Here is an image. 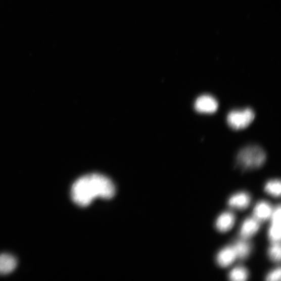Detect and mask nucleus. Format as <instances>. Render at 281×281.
Returning a JSON list of instances; mask_svg holds the SVG:
<instances>
[{"instance_id":"obj_9","label":"nucleus","mask_w":281,"mask_h":281,"mask_svg":"<svg viewBox=\"0 0 281 281\" xmlns=\"http://www.w3.org/2000/svg\"><path fill=\"white\" fill-rule=\"evenodd\" d=\"M235 216L230 212H225L220 215L216 222L217 230L221 232L229 231L235 223Z\"/></svg>"},{"instance_id":"obj_16","label":"nucleus","mask_w":281,"mask_h":281,"mask_svg":"<svg viewBox=\"0 0 281 281\" xmlns=\"http://www.w3.org/2000/svg\"><path fill=\"white\" fill-rule=\"evenodd\" d=\"M268 281L280 280V268H278L270 272L266 277Z\"/></svg>"},{"instance_id":"obj_10","label":"nucleus","mask_w":281,"mask_h":281,"mask_svg":"<svg viewBox=\"0 0 281 281\" xmlns=\"http://www.w3.org/2000/svg\"><path fill=\"white\" fill-rule=\"evenodd\" d=\"M251 203V197L247 193L240 192L232 196L228 201V204L232 208L244 209L249 207Z\"/></svg>"},{"instance_id":"obj_4","label":"nucleus","mask_w":281,"mask_h":281,"mask_svg":"<svg viewBox=\"0 0 281 281\" xmlns=\"http://www.w3.org/2000/svg\"><path fill=\"white\" fill-rule=\"evenodd\" d=\"M218 107L217 100L213 96L208 95L198 97L195 103V110L200 113H214L217 111Z\"/></svg>"},{"instance_id":"obj_13","label":"nucleus","mask_w":281,"mask_h":281,"mask_svg":"<svg viewBox=\"0 0 281 281\" xmlns=\"http://www.w3.org/2000/svg\"><path fill=\"white\" fill-rule=\"evenodd\" d=\"M229 277L233 281L246 280L249 277V272L247 269L243 267H237L230 272Z\"/></svg>"},{"instance_id":"obj_1","label":"nucleus","mask_w":281,"mask_h":281,"mask_svg":"<svg viewBox=\"0 0 281 281\" xmlns=\"http://www.w3.org/2000/svg\"><path fill=\"white\" fill-rule=\"evenodd\" d=\"M116 193L113 181L106 175L98 173L83 175L73 183L70 190L73 202L81 207L88 206L97 198L111 200Z\"/></svg>"},{"instance_id":"obj_8","label":"nucleus","mask_w":281,"mask_h":281,"mask_svg":"<svg viewBox=\"0 0 281 281\" xmlns=\"http://www.w3.org/2000/svg\"><path fill=\"white\" fill-rule=\"evenodd\" d=\"M273 209L269 203L261 201L257 204L254 209V218L259 221H265L271 217Z\"/></svg>"},{"instance_id":"obj_11","label":"nucleus","mask_w":281,"mask_h":281,"mask_svg":"<svg viewBox=\"0 0 281 281\" xmlns=\"http://www.w3.org/2000/svg\"><path fill=\"white\" fill-rule=\"evenodd\" d=\"M17 264V260L13 256L8 254L0 255V274L6 275L12 272Z\"/></svg>"},{"instance_id":"obj_2","label":"nucleus","mask_w":281,"mask_h":281,"mask_svg":"<svg viewBox=\"0 0 281 281\" xmlns=\"http://www.w3.org/2000/svg\"><path fill=\"white\" fill-rule=\"evenodd\" d=\"M266 155L264 151L258 146H250L242 149L238 154L237 162L245 169L259 168L265 163Z\"/></svg>"},{"instance_id":"obj_7","label":"nucleus","mask_w":281,"mask_h":281,"mask_svg":"<svg viewBox=\"0 0 281 281\" xmlns=\"http://www.w3.org/2000/svg\"><path fill=\"white\" fill-rule=\"evenodd\" d=\"M237 258L233 247H228L223 249L219 252L216 257V260L220 267L225 268L231 265Z\"/></svg>"},{"instance_id":"obj_6","label":"nucleus","mask_w":281,"mask_h":281,"mask_svg":"<svg viewBox=\"0 0 281 281\" xmlns=\"http://www.w3.org/2000/svg\"><path fill=\"white\" fill-rule=\"evenodd\" d=\"M259 221L255 218H250L243 223L240 231L241 237L243 239L252 237L259 230Z\"/></svg>"},{"instance_id":"obj_3","label":"nucleus","mask_w":281,"mask_h":281,"mask_svg":"<svg viewBox=\"0 0 281 281\" xmlns=\"http://www.w3.org/2000/svg\"><path fill=\"white\" fill-rule=\"evenodd\" d=\"M254 111L249 108L242 110H234L228 114L227 124L235 130H241L248 127L255 119Z\"/></svg>"},{"instance_id":"obj_12","label":"nucleus","mask_w":281,"mask_h":281,"mask_svg":"<svg viewBox=\"0 0 281 281\" xmlns=\"http://www.w3.org/2000/svg\"><path fill=\"white\" fill-rule=\"evenodd\" d=\"M237 257L240 259L247 258L250 254L252 247L250 243L244 240L237 242L233 246Z\"/></svg>"},{"instance_id":"obj_15","label":"nucleus","mask_w":281,"mask_h":281,"mask_svg":"<svg viewBox=\"0 0 281 281\" xmlns=\"http://www.w3.org/2000/svg\"><path fill=\"white\" fill-rule=\"evenodd\" d=\"M269 256L271 259L276 262L280 260V245L279 242L273 243L269 250Z\"/></svg>"},{"instance_id":"obj_5","label":"nucleus","mask_w":281,"mask_h":281,"mask_svg":"<svg viewBox=\"0 0 281 281\" xmlns=\"http://www.w3.org/2000/svg\"><path fill=\"white\" fill-rule=\"evenodd\" d=\"M280 206L278 205L273 211L271 225L269 231V238L273 243H278L280 240Z\"/></svg>"},{"instance_id":"obj_14","label":"nucleus","mask_w":281,"mask_h":281,"mask_svg":"<svg viewBox=\"0 0 281 281\" xmlns=\"http://www.w3.org/2000/svg\"><path fill=\"white\" fill-rule=\"evenodd\" d=\"M265 190L268 194L273 197H279L281 191L280 181L278 180H273L268 182L265 185Z\"/></svg>"}]
</instances>
